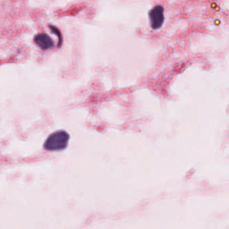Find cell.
<instances>
[{
    "instance_id": "3",
    "label": "cell",
    "mask_w": 229,
    "mask_h": 229,
    "mask_svg": "<svg viewBox=\"0 0 229 229\" xmlns=\"http://www.w3.org/2000/svg\"><path fill=\"white\" fill-rule=\"evenodd\" d=\"M34 41L40 48L44 50L50 49L54 45L53 40L45 33H41L35 36Z\"/></svg>"
},
{
    "instance_id": "2",
    "label": "cell",
    "mask_w": 229,
    "mask_h": 229,
    "mask_svg": "<svg viewBox=\"0 0 229 229\" xmlns=\"http://www.w3.org/2000/svg\"><path fill=\"white\" fill-rule=\"evenodd\" d=\"M148 18L152 29L155 30L159 29L163 24L165 20L163 6L158 5L151 9L148 13Z\"/></svg>"
},
{
    "instance_id": "1",
    "label": "cell",
    "mask_w": 229,
    "mask_h": 229,
    "mask_svg": "<svg viewBox=\"0 0 229 229\" xmlns=\"http://www.w3.org/2000/svg\"><path fill=\"white\" fill-rule=\"evenodd\" d=\"M69 134L64 130L57 131L51 134L46 139L44 147L48 151H61L67 146Z\"/></svg>"
}]
</instances>
